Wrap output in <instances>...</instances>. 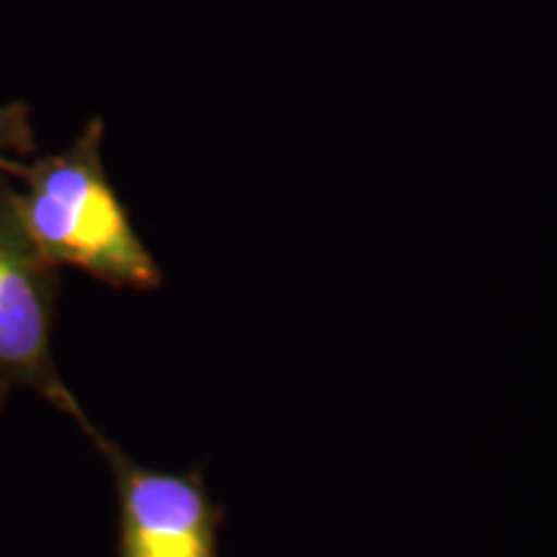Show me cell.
<instances>
[{"label": "cell", "mask_w": 557, "mask_h": 557, "mask_svg": "<svg viewBox=\"0 0 557 557\" xmlns=\"http://www.w3.org/2000/svg\"><path fill=\"white\" fill-rule=\"evenodd\" d=\"M81 434L114 480L116 557H222L225 511L209 491L205 472L148 468L94 421Z\"/></svg>", "instance_id": "obj_3"}, {"label": "cell", "mask_w": 557, "mask_h": 557, "mask_svg": "<svg viewBox=\"0 0 557 557\" xmlns=\"http://www.w3.org/2000/svg\"><path fill=\"white\" fill-rule=\"evenodd\" d=\"M107 124L86 122L70 148L34 160H0V176L21 181L16 212L52 267L83 271L111 289L152 292L165 276L137 233L103 160Z\"/></svg>", "instance_id": "obj_1"}, {"label": "cell", "mask_w": 557, "mask_h": 557, "mask_svg": "<svg viewBox=\"0 0 557 557\" xmlns=\"http://www.w3.org/2000/svg\"><path fill=\"white\" fill-rule=\"evenodd\" d=\"M60 269L34 246L16 212V186L0 176V385L29 389L83 429L90 416L62 380L52 351Z\"/></svg>", "instance_id": "obj_2"}, {"label": "cell", "mask_w": 557, "mask_h": 557, "mask_svg": "<svg viewBox=\"0 0 557 557\" xmlns=\"http://www.w3.org/2000/svg\"><path fill=\"white\" fill-rule=\"evenodd\" d=\"M34 150H37V132H34L29 103H0V160L29 158Z\"/></svg>", "instance_id": "obj_4"}, {"label": "cell", "mask_w": 557, "mask_h": 557, "mask_svg": "<svg viewBox=\"0 0 557 557\" xmlns=\"http://www.w3.org/2000/svg\"><path fill=\"white\" fill-rule=\"evenodd\" d=\"M9 395H11V389H5L3 385H0V408L5 406V400H9Z\"/></svg>", "instance_id": "obj_5"}]
</instances>
